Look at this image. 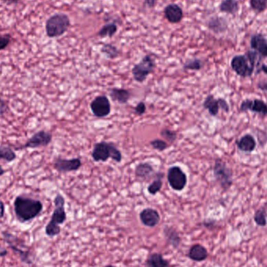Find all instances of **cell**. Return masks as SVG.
<instances>
[{"label": "cell", "mask_w": 267, "mask_h": 267, "mask_svg": "<svg viewBox=\"0 0 267 267\" xmlns=\"http://www.w3.org/2000/svg\"><path fill=\"white\" fill-rule=\"evenodd\" d=\"M13 208L16 220L25 223L34 220L43 212V204L39 199L18 196L13 202Z\"/></svg>", "instance_id": "1"}, {"label": "cell", "mask_w": 267, "mask_h": 267, "mask_svg": "<svg viewBox=\"0 0 267 267\" xmlns=\"http://www.w3.org/2000/svg\"><path fill=\"white\" fill-rule=\"evenodd\" d=\"M54 208L50 221L46 226V235L50 238L57 236L61 234V228L60 225L63 224L67 220L65 211V199L62 195L58 194L54 199Z\"/></svg>", "instance_id": "2"}, {"label": "cell", "mask_w": 267, "mask_h": 267, "mask_svg": "<svg viewBox=\"0 0 267 267\" xmlns=\"http://www.w3.org/2000/svg\"><path fill=\"white\" fill-rule=\"evenodd\" d=\"M70 26V17L66 13H55L49 16L46 21V34L50 39L61 37L67 32Z\"/></svg>", "instance_id": "3"}, {"label": "cell", "mask_w": 267, "mask_h": 267, "mask_svg": "<svg viewBox=\"0 0 267 267\" xmlns=\"http://www.w3.org/2000/svg\"><path fill=\"white\" fill-rule=\"evenodd\" d=\"M91 157L96 162H106L109 158L117 163H121L122 160L121 151L112 142H101L96 144Z\"/></svg>", "instance_id": "4"}, {"label": "cell", "mask_w": 267, "mask_h": 267, "mask_svg": "<svg viewBox=\"0 0 267 267\" xmlns=\"http://www.w3.org/2000/svg\"><path fill=\"white\" fill-rule=\"evenodd\" d=\"M2 235L9 247L15 253H17L22 262L27 264L32 263L34 255L31 252V249L26 245V244L22 239L7 231L3 232Z\"/></svg>", "instance_id": "5"}, {"label": "cell", "mask_w": 267, "mask_h": 267, "mask_svg": "<svg viewBox=\"0 0 267 267\" xmlns=\"http://www.w3.org/2000/svg\"><path fill=\"white\" fill-rule=\"evenodd\" d=\"M213 172L216 181L223 190L231 188L234 182V173L232 169L222 159H217L213 167Z\"/></svg>", "instance_id": "6"}, {"label": "cell", "mask_w": 267, "mask_h": 267, "mask_svg": "<svg viewBox=\"0 0 267 267\" xmlns=\"http://www.w3.org/2000/svg\"><path fill=\"white\" fill-rule=\"evenodd\" d=\"M155 59L151 55H145L139 64H136L132 68L131 72L134 79L139 83H143L147 77L155 70Z\"/></svg>", "instance_id": "7"}, {"label": "cell", "mask_w": 267, "mask_h": 267, "mask_svg": "<svg viewBox=\"0 0 267 267\" xmlns=\"http://www.w3.org/2000/svg\"><path fill=\"white\" fill-rule=\"evenodd\" d=\"M231 67L238 76L244 79L252 77L256 70L244 54L235 55L231 61Z\"/></svg>", "instance_id": "8"}, {"label": "cell", "mask_w": 267, "mask_h": 267, "mask_svg": "<svg viewBox=\"0 0 267 267\" xmlns=\"http://www.w3.org/2000/svg\"><path fill=\"white\" fill-rule=\"evenodd\" d=\"M52 136L50 132L41 130L34 133L26 142L16 150L27 149V148H39L46 147L52 142Z\"/></svg>", "instance_id": "9"}, {"label": "cell", "mask_w": 267, "mask_h": 267, "mask_svg": "<svg viewBox=\"0 0 267 267\" xmlns=\"http://www.w3.org/2000/svg\"><path fill=\"white\" fill-rule=\"evenodd\" d=\"M167 180L169 186L175 190L181 192L184 190L187 183L186 174L180 166H174L169 168L167 172Z\"/></svg>", "instance_id": "10"}, {"label": "cell", "mask_w": 267, "mask_h": 267, "mask_svg": "<svg viewBox=\"0 0 267 267\" xmlns=\"http://www.w3.org/2000/svg\"><path fill=\"white\" fill-rule=\"evenodd\" d=\"M90 108L94 116L99 118H106L111 112L110 102L104 94L96 97L91 101Z\"/></svg>", "instance_id": "11"}, {"label": "cell", "mask_w": 267, "mask_h": 267, "mask_svg": "<svg viewBox=\"0 0 267 267\" xmlns=\"http://www.w3.org/2000/svg\"><path fill=\"white\" fill-rule=\"evenodd\" d=\"M240 111L243 112L250 111L265 117L267 116V103L259 99H254V100L247 99L241 102L240 105Z\"/></svg>", "instance_id": "12"}, {"label": "cell", "mask_w": 267, "mask_h": 267, "mask_svg": "<svg viewBox=\"0 0 267 267\" xmlns=\"http://www.w3.org/2000/svg\"><path fill=\"white\" fill-rule=\"evenodd\" d=\"M82 162L80 158H73L71 160L66 159H55L53 163L54 169H56L60 173H68L71 171H77L82 167Z\"/></svg>", "instance_id": "13"}, {"label": "cell", "mask_w": 267, "mask_h": 267, "mask_svg": "<svg viewBox=\"0 0 267 267\" xmlns=\"http://www.w3.org/2000/svg\"><path fill=\"white\" fill-rule=\"evenodd\" d=\"M165 19L170 24H178L184 18L183 9L177 4H169L163 10Z\"/></svg>", "instance_id": "14"}, {"label": "cell", "mask_w": 267, "mask_h": 267, "mask_svg": "<svg viewBox=\"0 0 267 267\" xmlns=\"http://www.w3.org/2000/svg\"><path fill=\"white\" fill-rule=\"evenodd\" d=\"M250 47L252 50L259 53L265 59L267 58V39L262 33H255L250 37Z\"/></svg>", "instance_id": "15"}, {"label": "cell", "mask_w": 267, "mask_h": 267, "mask_svg": "<svg viewBox=\"0 0 267 267\" xmlns=\"http://www.w3.org/2000/svg\"><path fill=\"white\" fill-rule=\"evenodd\" d=\"M206 26L214 34H223L229 29V22L223 16H211L206 22Z\"/></svg>", "instance_id": "16"}, {"label": "cell", "mask_w": 267, "mask_h": 267, "mask_svg": "<svg viewBox=\"0 0 267 267\" xmlns=\"http://www.w3.org/2000/svg\"><path fill=\"white\" fill-rule=\"evenodd\" d=\"M237 148L244 154H251L256 150L257 142L251 134H245L240 139L235 141Z\"/></svg>", "instance_id": "17"}, {"label": "cell", "mask_w": 267, "mask_h": 267, "mask_svg": "<svg viewBox=\"0 0 267 267\" xmlns=\"http://www.w3.org/2000/svg\"><path fill=\"white\" fill-rule=\"evenodd\" d=\"M141 222L148 227L157 226L160 221V215L154 208H146L139 214Z\"/></svg>", "instance_id": "18"}, {"label": "cell", "mask_w": 267, "mask_h": 267, "mask_svg": "<svg viewBox=\"0 0 267 267\" xmlns=\"http://www.w3.org/2000/svg\"><path fill=\"white\" fill-rule=\"evenodd\" d=\"M187 256L189 259L195 262H202L208 257V253L203 245L196 244L190 247Z\"/></svg>", "instance_id": "19"}, {"label": "cell", "mask_w": 267, "mask_h": 267, "mask_svg": "<svg viewBox=\"0 0 267 267\" xmlns=\"http://www.w3.org/2000/svg\"><path fill=\"white\" fill-rule=\"evenodd\" d=\"M109 97L120 104H126L131 97V92L125 88H113L109 89Z\"/></svg>", "instance_id": "20"}, {"label": "cell", "mask_w": 267, "mask_h": 267, "mask_svg": "<svg viewBox=\"0 0 267 267\" xmlns=\"http://www.w3.org/2000/svg\"><path fill=\"white\" fill-rule=\"evenodd\" d=\"M220 99H216L214 94H208L203 102V107L212 117H217L220 109Z\"/></svg>", "instance_id": "21"}, {"label": "cell", "mask_w": 267, "mask_h": 267, "mask_svg": "<svg viewBox=\"0 0 267 267\" xmlns=\"http://www.w3.org/2000/svg\"><path fill=\"white\" fill-rule=\"evenodd\" d=\"M135 174H136V178L143 180V181H147V180L150 179L155 175L154 167L148 163H139L136 166Z\"/></svg>", "instance_id": "22"}, {"label": "cell", "mask_w": 267, "mask_h": 267, "mask_svg": "<svg viewBox=\"0 0 267 267\" xmlns=\"http://www.w3.org/2000/svg\"><path fill=\"white\" fill-rule=\"evenodd\" d=\"M218 8L221 13L235 16L239 12L240 4L238 0H222Z\"/></svg>", "instance_id": "23"}, {"label": "cell", "mask_w": 267, "mask_h": 267, "mask_svg": "<svg viewBox=\"0 0 267 267\" xmlns=\"http://www.w3.org/2000/svg\"><path fill=\"white\" fill-rule=\"evenodd\" d=\"M148 267H170V263L167 259H164L160 253H151L146 261Z\"/></svg>", "instance_id": "24"}, {"label": "cell", "mask_w": 267, "mask_h": 267, "mask_svg": "<svg viewBox=\"0 0 267 267\" xmlns=\"http://www.w3.org/2000/svg\"><path fill=\"white\" fill-rule=\"evenodd\" d=\"M164 235L166 237V241L169 242L170 245L173 246L175 249L179 247L181 244V238L180 237L179 234L173 227H169L166 226L164 228Z\"/></svg>", "instance_id": "25"}, {"label": "cell", "mask_w": 267, "mask_h": 267, "mask_svg": "<svg viewBox=\"0 0 267 267\" xmlns=\"http://www.w3.org/2000/svg\"><path fill=\"white\" fill-rule=\"evenodd\" d=\"M118 26L115 22H109L106 23V25H103L100 30H99L97 35L102 39L104 37H112V36L115 35L117 32H118Z\"/></svg>", "instance_id": "26"}, {"label": "cell", "mask_w": 267, "mask_h": 267, "mask_svg": "<svg viewBox=\"0 0 267 267\" xmlns=\"http://www.w3.org/2000/svg\"><path fill=\"white\" fill-rule=\"evenodd\" d=\"M163 177H164V175L160 172L155 174V177H154L155 179L148 187V192L150 195L156 196L161 190L162 187H163Z\"/></svg>", "instance_id": "27"}, {"label": "cell", "mask_w": 267, "mask_h": 267, "mask_svg": "<svg viewBox=\"0 0 267 267\" xmlns=\"http://www.w3.org/2000/svg\"><path fill=\"white\" fill-rule=\"evenodd\" d=\"M16 158V154L8 145H0V160H4L7 163H11Z\"/></svg>", "instance_id": "28"}, {"label": "cell", "mask_w": 267, "mask_h": 267, "mask_svg": "<svg viewBox=\"0 0 267 267\" xmlns=\"http://www.w3.org/2000/svg\"><path fill=\"white\" fill-rule=\"evenodd\" d=\"M101 52L109 59H115L121 54L119 49L112 43H104L101 48Z\"/></svg>", "instance_id": "29"}, {"label": "cell", "mask_w": 267, "mask_h": 267, "mask_svg": "<svg viewBox=\"0 0 267 267\" xmlns=\"http://www.w3.org/2000/svg\"><path fill=\"white\" fill-rule=\"evenodd\" d=\"M253 220L257 226H265L267 225V211L265 207H260L255 212Z\"/></svg>", "instance_id": "30"}, {"label": "cell", "mask_w": 267, "mask_h": 267, "mask_svg": "<svg viewBox=\"0 0 267 267\" xmlns=\"http://www.w3.org/2000/svg\"><path fill=\"white\" fill-rule=\"evenodd\" d=\"M204 64H205V62L202 60L199 59V58H193V59L187 60L184 63L183 68L184 70H200L204 67Z\"/></svg>", "instance_id": "31"}, {"label": "cell", "mask_w": 267, "mask_h": 267, "mask_svg": "<svg viewBox=\"0 0 267 267\" xmlns=\"http://www.w3.org/2000/svg\"><path fill=\"white\" fill-rule=\"evenodd\" d=\"M250 8L255 13L259 14L267 9V0H250Z\"/></svg>", "instance_id": "32"}, {"label": "cell", "mask_w": 267, "mask_h": 267, "mask_svg": "<svg viewBox=\"0 0 267 267\" xmlns=\"http://www.w3.org/2000/svg\"><path fill=\"white\" fill-rule=\"evenodd\" d=\"M160 136L166 140V142H169L170 144H173L178 138V134L176 132L168 128H163L160 131Z\"/></svg>", "instance_id": "33"}, {"label": "cell", "mask_w": 267, "mask_h": 267, "mask_svg": "<svg viewBox=\"0 0 267 267\" xmlns=\"http://www.w3.org/2000/svg\"><path fill=\"white\" fill-rule=\"evenodd\" d=\"M150 145L154 149L158 150L159 151H163L166 148H169V145L165 140L162 139H154L150 142Z\"/></svg>", "instance_id": "34"}, {"label": "cell", "mask_w": 267, "mask_h": 267, "mask_svg": "<svg viewBox=\"0 0 267 267\" xmlns=\"http://www.w3.org/2000/svg\"><path fill=\"white\" fill-rule=\"evenodd\" d=\"M11 41L10 34H0V51L4 50L10 45Z\"/></svg>", "instance_id": "35"}, {"label": "cell", "mask_w": 267, "mask_h": 267, "mask_svg": "<svg viewBox=\"0 0 267 267\" xmlns=\"http://www.w3.org/2000/svg\"><path fill=\"white\" fill-rule=\"evenodd\" d=\"M135 109V112L136 113L139 114V115H142V114L145 113V111H146V106H145V103L143 102H140L136 107L134 108Z\"/></svg>", "instance_id": "36"}, {"label": "cell", "mask_w": 267, "mask_h": 267, "mask_svg": "<svg viewBox=\"0 0 267 267\" xmlns=\"http://www.w3.org/2000/svg\"><path fill=\"white\" fill-rule=\"evenodd\" d=\"M9 111V106L7 102L0 98V116H3Z\"/></svg>", "instance_id": "37"}, {"label": "cell", "mask_w": 267, "mask_h": 267, "mask_svg": "<svg viewBox=\"0 0 267 267\" xmlns=\"http://www.w3.org/2000/svg\"><path fill=\"white\" fill-rule=\"evenodd\" d=\"M256 87L260 91L267 92V80H260L256 84Z\"/></svg>", "instance_id": "38"}, {"label": "cell", "mask_w": 267, "mask_h": 267, "mask_svg": "<svg viewBox=\"0 0 267 267\" xmlns=\"http://www.w3.org/2000/svg\"><path fill=\"white\" fill-rule=\"evenodd\" d=\"M157 0H144L143 7L146 9H151L155 7Z\"/></svg>", "instance_id": "39"}, {"label": "cell", "mask_w": 267, "mask_h": 267, "mask_svg": "<svg viewBox=\"0 0 267 267\" xmlns=\"http://www.w3.org/2000/svg\"><path fill=\"white\" fill-rule=\"evenodd\" d=\"M5 215V205L4 202L0 199V220L4 218Z\"/></svg>", "instance_id": "40"}, {"label": "cell", "mask_w": 267, "mask_h": 267, "mask_svg": "<svg viewBox=\"0 0 267 267\" xmlns=\"http://www.w3.org/2000/svg\"><path fill=\"white\" fill-rule=\"evenodd\" d=\"M256 74H258V73H260V72H263L264 73H265V74H267V64H263L262 63V65L259 67V68L257 70H256Z\"/></svg>", "instance_id": "41"}, {"label": "cell", "mask_w": 267, "mask_h": 267, "mask_svg": "<svg viewBox=\"0 0 267 267\" xmlns=\"http://www.w3.org/2000/svg\"><path fill=\"white\" fill-rule=\"evenodd\" d=\"M1 1L7 5H13V4H18L19 2V0H1Z\"/></svg>", "instance_id": "42"}, {"label": "cell", "mask_w": 267, "mask_h": 267, "mask_svg": "<svg viewBox=\"0 0 267 267\" xmlns=\"http://www.w3.org/2000/svg\"><path fill=\"white\" fill-rule=\"evenodd\" d=\"M6 255H7V251L6 250H0V256L1 257H4L6 256Z\"/></svg>", "instance_id": "43"}, {"label": "cell", "mask_w": 267, "mask_h": 267, "mask_svg": "<svg viewBox=\"0 0 267 267\" xmlns=\"http://www.w3.org/2000/svg\"><path fill=\"white\" fill-rule=\"evenodd\" d=\"M6 170L2 167V166L0 165V177H2L3 175H5Z\"/></svg>", "instance_id": "44"}, {"label": "cell", "mask_w": 267, "mask_h": 267, "mask_svg": "<svg viewBox=\"0 0 267 267\" xmlns=\"http://www.w3.org/2000/svg\"><path fill=\"white\" fill-rule=\"evenodd\" d=\"M105 267H116V266H114V265H106V266Z\"/></svg>", "instance_id": "45"}]
</instances>
